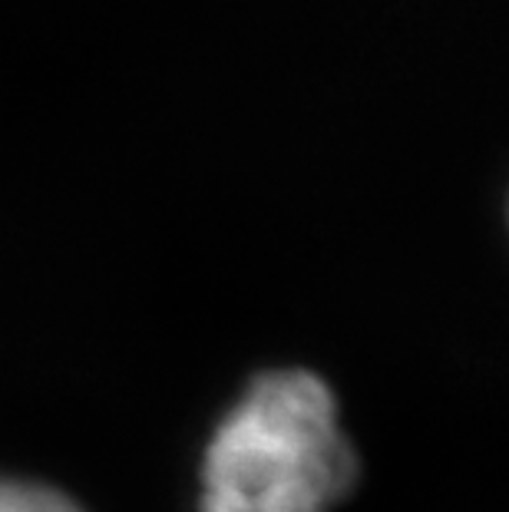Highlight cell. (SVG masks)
I'll return each mask as SVG.
<instances>
[{
    "instance_id": "6da1fadb",
    "label": "cell",
    "mask_w": 509,
    "mask_h": 512,
    "mask_svg": "<svg viewBox=\"0 0 509 512\" xmlns=\"http://www.w3.org/2000/svg\"><path fill=\"white\" fill-rule=\"evenodd\" d=\"M334 390L301 367L258 374L215 427L202 512H331L357 483Z\"/></svg>"
},
{
    "instance_id": "7a4b0ae2",
    "label": "cell",
    "mask_w": 509,
    "mask_h": 512,
    "mask_svg": "<svg viewBox=\"0 0 509 512\" xmlns=\"http://www.w3.org/2000/svg\"><path fill=\"white\" fill-rule=\"evenodd\" d=\"M0 512H80V506L50 486L0 479Z\"/></svg>"
}]
</instances>
